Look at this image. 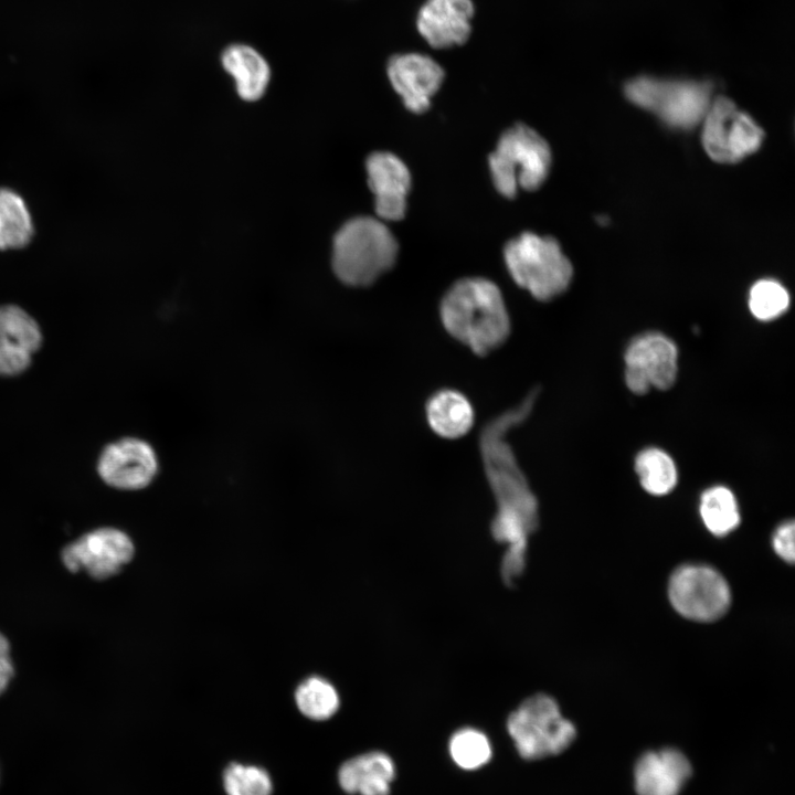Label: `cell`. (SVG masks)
<instances>
[{
	"label": "cell",
	"instance_id": "obj_12",
	"mask_svg": "<svg viewBox=\"0 0 795 795\" xmlns=\"http://www.w3.org/2000/svg\"><path fill=\"white\" fill-rule=\"evenodd\" d=\"M159 470L153 447L138 437H123L107 444L97 459V473L108 486L139 490L152 483Z\"/></svg>",
	"mask_w": 795,
	"mask_h": 795
},
{
	"label": "cell",
	"instance_id": "obj_2",
	"mask_svg": "<svg viewBox=\"0 0 795 795\" xmlns=\"http://www.w3.org/2000/svg\"><path fill=\"white\" fill-rule=\"evenodd\" d=\"M446 331L474 353L486 356L505 343L510 318L497 285L486 278L456 282L441 303Z\"/></svg>",
	"mask_w": 795,
	"mask_h": 795
},
{
	"label": "cell",
	"instance_id": "obj_14",
	"mask_svg": "<svg viewBox=\"0 0 795 795\" xmlns=\"http://www.w3.org/2000/svg\"><path fill=\"white\" fill-rule=\"evenodd\" d=\"M43 342L36 320L15 305L0 306V377L24 372Z\"/></svg>",
	"mask_w": 795,
	"mask_h": 795
},
{
	"label": "cell",
	"instance_id": "obj_20",
	"mask_svg": "<svg viewBox=\"0 0 795 795\" xmlns=\"http://www.w3.org/2000/svg\"><path fill=\"white\" fill-rule=\"evenodd\" d=\"M395 774L394 762L386 753L371 751L346 761L338 771V782L346 793L354 795L373 781L392 782Z\"/></svg>",
	"mask_w": 795,
	"mask_h": 795
},
{
	"label": "cell",
	"instance_id": "obj_24",
	"mask_svg": "<svg viewBox=\"0 0 795 795\" xmlns=\"http://www.w3.org/2000/svg\"><path fill=\"white\" fill-rule=\"evenodd\" d=\"M295 701L305 717L316 721L329 719L339 708L335 687L320 677H310L301 682L295 692Z\"/></svg>",
	"mask_w": 795,
	"mask_h": 795
},
{
	"label": "cell",
	"instance_id": "obj_27",
	"mask_svg": "<svg viewBox=\"0 0 795 795\" xmlns=\"http://www.w3.org/2000/svg\"><path fill=\"white\" fill-rule=\"evenodd\" d=\"M227 795H271L273 785L269 775L261 767L232 763L223 774Z\"/></svg>",
	"mask_w": 795,
	"mask_h": 795
},
{
	"label": "cell",
	"instance_id": "obj_19",
	"mask_svg": "<svg viewBox=\"0 0 795 795\" xmlns=\"http://www.w3.org/2000/svg\"><path fill=\"white\" fill-rule=\"evenodd\" d=\"M426 420L437 435L455 439L467 434L474 425V410L468 399L456 390H441L426 403Z\"/></svg>",
	"mask_w": 795,
	"mask_h": 795
},
{
	"label": "cell",
	"instance_id": "obj_17",
	"mask_svg": "<svg viewBox=\"0 0 795 795\" xmlns=\"http://www.w3.org/2000/svg\"><path fill=\"white\" fill-rule=\"evenodd\" d=\"M690 774V763L680 751H650L636 763L635 789L638 795H678Z\"/></svg>",
	"mask_w": 795,
	"mask_h": 795
},
{
	"label": "cell",
	"instance_id": "obj_1",
	"mask_svg": "<svg viewBox=\"0 0 795 795\" xmlns=\"http://www.w3.org/2000/svg\"><path fill=\"white\" fill-rule=\"evenodd\" d=\"M537 398L532 391L519 405L498 415L485 425L480 435V453L488 483L498 504L494 521L531 534L539 524L538 501L518 466L506 436L531 413Z\"/></svg>",
	"mask_w": 795,
	"mask_h": 795
},
{
	"label": "cell",
	"instance_id": "obj_15",
	"mask_svg": "<svg viewBox=\"0 0 795 795\" xmlns=\"http://www.w3.org/2000/svg\"><path fill=\"white\" fill-rule=\"evenodd\" d=\"M368 183L381 221L401 220L406 211L411 174L404 162L391 152H373L365 162Z\"/></svg>",
	"mask_w": 795,
	"mask_h": 795
},
{
	"label": "cell",
	"instance_id": "obj_7",
	"mask_svg": "<svg viewBox=\"0 0 795 795\" xmlns=\"http://www.w3.org/2000/svg\"><path fill=\"white\" fill-rule=\"evenodd\" d=\"M625 95L633 104L654 113L669 126L682 129L701 123L712 102L711 86L706 82L650 76L629 81Z\"/></svg>",
	"mask_w": 795,
	"mask_h": 795
},
{
	"label": "cell",
	"instance_id": "obj_6",
	"mask_svg": "<svg viewBox=\"0 0 795 795\" xmlns=\"http://www.w3.org/2000/svg\"><path fill=\"white\" fill-rule=\"evenodd\" d=\"M507 731L518 754L528 761L565 751L575 739L574 724L548 695L527 698L507 719Z\"/></svg>",
	"mask_w": 795,
	"mask_h": 795
},
{
	"label": "cell",
	"instance_id": "obj_29",
	"mask_svg": "<svg viewBox=\"0 0 795 795\" xmlns=\"http://www.w3.org/2000/svg\"><path fill=\"white\" fill-rule=\"evenodd\" d=\"M14 669L10 656V644L0 633V695L7 689Z\"/></svg>",
	"mask_w": 795,
	"mask_h": 795
},
{
	"label": "cell",
	"instance_id": "obj_16",
	"mask_svg": "<svg viewBox=\"0 0 795 795\" xmlns=\"http://www.w3.org/2000/svg\"><path fill=\"white\" fill-rule=\"evenodd\" d=\"M474 11L471 0H426L417 13V31L434 49L462 45L470 35Z\"/></svg>",
	"mask_w": 795,
	"mask_h": 795
},
{
	"label": "cell",
	"instance_id": "obj_26",
	"mask_svg": "<svg viewBox=\"0 0 795 795\" xmlns=\"http://www.w3.org/2000/svg\"><path fill=\"white\" fill-rule=\"evenodd\" d=\"M789 305V295L784 286L772 279L756 282L749 295V307L752 315L763 321L783 315Z\"/></svg>",
	"mask_w": 795,
	"mask_h": 795
},
{
	"label": "cell",
	"instance_id": "obj_22",
	"mask_svg": "<svg viewBox=\"0 0 795 795\" xmlns=\"http://www.w3.org/2000/svg\"><path fill=\"white\" fill-rule=\"evenodd\" d=\"M32 219L23 199L14 191L0 189V250L20 248L32 239Z\"/></svg>",
	"mask_w": 795,
	"mask_h": 795
},
{
	"label": "cell",
	"instance_id": "obj_10",
	"mask_svg": "<svg viewBox=\"0 0 795 795\" xmlns=\"http://www.w3.org/2000/svg\"><path fill=\"white\" fill-rule=\"evenodd\" d=\"M625 382L635 394H645L651 388L667 390L676 381L678 349L674 341L659 332L635 337L624 354Z\"/></svg>",
	"mask_w": 795,
	"mask_h": 795
},
{
	"label": "cell",
	"instance_id": "obj_18",
	"mask_svg": "<svg viewBox=\"0 0 795 795\" xmlns=\"http://www.w3.org/2000/svg\"><path fill=\"white\" fill-rule=\"evenodd\" d=\"M222 65L234 78L241 98L253 102L264 95L271 68L255 49L245 44L230 45L222 53Z\"/></svg>",
	"mask_w": 795,
	"mask_h": 795
},
{
	"label": "cell",
	"instance_id": "obj_28",
	"mask_svg": "<svg viewBox=\"0 0 795 795\" xmlns=\"http://www.w3.org/2000/svg\"><path fill=\"white\" fill-rule=\"evenodd\" d=\"M794 533V521L787 520L775 529L772 537V547L775 553L788 563H793L795 559Z\"/></svg>",
	"mask_w": 795,
	"mask_h": 795
},
{
	"label": "cell",
	"instance_id": "obj_9",
	"mask_svg": "<svg viewBox=\"0 0 795 795\" xmlns=\"http://www.w3.org/2000/svg\"><path fill=\"white\" fill-rule=\"evenodd\" d=\"M702 121V145L714 161H740L762 144V129L727 97L713 99Z\"/></svg>",
	"mask_w": 795,
	"mask_h": 795
},
{
	"label": "cell",
	"instance_id": "obj_25",
	"mask_svg": "<svg viewBox=\"0 0 795 795\" xmlns=\"http://www.w3.org/2000/svg\"><path fill=\"white\" fill-rule=\"evenodd\" d=\"M448 751L453 762L467 771L483 767L492 756L487 735L473 728L456 731L449 739Z\"/></svg>",
	"mask_w": 795,
	"mask_h": 795
},
{
	"label": "cell",
	"instance_id": "obj_5",
	"mask_svg": "<svg viewBox=\"0 0 795 795\" xmlns=\"http://www.w3.org/2000/svg\"><path fill=\"white\" fill-rule=\"evenodd\" d=\"M551 152L547 141L530 127L518 124L506 130L489 156V169L499 193L513 198L519 188L538 189L547 179Z\"/></svg>",
	"mask_w": 795,
	"mask_h": 795
},
{
	"label": "cell",
	"instance_id": "obj_21",
	"mask_svg": "<svg viewBox=\"0 0 795 795\" xmlns=\"http://www.w3.org/2000/svg\"><path fill=\"white\" fill-rule=\"evenodd\" d=\"M699 512L707 530L716 537H725L741 522L734 494L724 486H713L700 497Z\"/></svg>",
	"mask_w": 795,
	"mask_h": 795
},
{
	"label": "cell",
	"instance_id": "obj_4",
	"mask_svg": "<svg viewBox=\"0 0 795 795\" xmlns=\"http://www.w3.org/2000/svg\"><path fill=\"white\" fill-rule=\"evenodd\" d=\"M505 261L513 280L538 300H550L571 283L573 268L555 240L524 232L508 242Z\"/></svg>",
	"mask_w": 795,
	"mask_h": 795
},
{
	"label": "cell",
	"instance_id": "obj_23",
	"mask_svg": "<svg viewBox=\"0 0 795 795\" xmlns=\"http://www.w3.org/2000/svg\"><path fill=\"white\" fill-rule=\"evenodd\" d=\"M635 470L642 487L650 495H667L677 485V467L672 458L662 449L649 447L638 453Z\"/></svg>",
	"mask_w": 795,
	"mask_h": 795
},
{
	"label": "cell",
	"instance_id": "obj_13",
	"mask_svg": "<svg viewBox=\"0 0 795 795\" xmlns=\"http://www.w3.org/2000/svg\"><path fill=\"white\" fill-rule=\"evenodd\" d=\"M388 76L405 107L421 114L430 107L431 98L439 89L444 70L427 55L404 53L390 59Z\"/></svg>",
	"mask_w": 795,
	"mask_h": 795
},
{
	"label": "cell",
	"instance_id": "obj_3",
	"mask_svg": "<svg viewBox=\"0 0 795 795\" xmlns=\"http://www.w3.org/2000/svg\"><path fill=\"white\" fill-rule=\"evenodd\" d=\"M398 243L388 226L371 216H358L337 232L332 246V268L349 286L372 284L396 259Z\"/></svg>",
	"mask_w": 795,
	"mask_h": 795
},
{
	"label": "cell",
	"instance_id": "obj_8",
	"mask_svg": "<svg viewBox=\"0 0 795 795\" xmlns=\"http://www.w3.org/2000/svg\"><path fill=\"white\" fill-rule=\"evenodd\" d=\"M668 597L678 614L701 623L721 618L732 600L724 576L714 568L700 563L683 564L672 572Z\"/></svg>",
	"mask_w": 795,
	"mask_h": 795
},
{
	"label": "cell",
	"instance_id": "obj_11",
	"mask_svg": "<svg viewBox=\"0 0 795 795\" xmlns=\"http://www.w3.org/2000/svg\"><path fill=\"white\" fill-rule=\"evenodd\" d=\"M134 555L130 538L115 528H100L85 533L62 551V561L71 572L81 570L96 580L117 574Z\"/></svg>",
	"mask_w": 795,
	"mask_h": 795
}]
</instances>
